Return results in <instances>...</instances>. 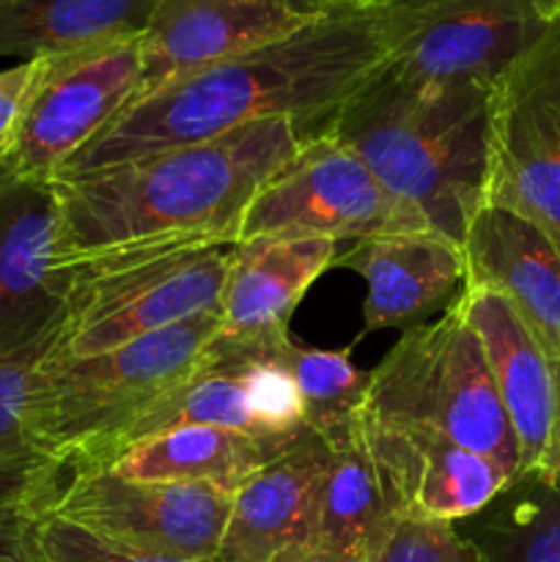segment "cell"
Returning a JSON list of instances; mask_svg holds the SVG:
<instances>
[{
	"mask_svg": "<svg viewBox=\"0 0 560 562\" xmlns=\"http://www.w3.org/2000/svg\"><path fill=\"white\" fill-rule=\"evenodd\" d=\"M291 119L53 179L71 267L170 245H239L256 192L300 151Z\"/></svg>",
	"mask_w": 560,
	"mask_h": 562,
	"instance_id": "2",
	"label": "cell"
},
{
	"mask_svg": "<svg viewBox=\"0 0 560 562\" xmlns=\"http://www.w3.org/2000/svg\"><path fill=\"white\" fill-rule=\"evenodd\" d=\"M338 3H349V5H366V3H373V0H335V5Z\"/></svg>",
	"mask_w": 560,
	"mask_h": 562,
	"instance_id": "34",
	"label": "cell"
},
{
	"mask_svg": "<svg viewBox=\"0 0 560 562\" xmlns=\"http://www.w3.org/2000/svg\"><path fill=\"white\" fill-rule=\"evenodd\" d=\"M384 69L415 82L492 86L560 0H373Z\"/></svg>",
	"mask_w": 560,
	"mask_h": 562,
	"instance_id": "8",
	"label": "cell"
},
{
	"mask_svg": "<svg viewBox=\"0 0 560 562\" xmlns=\"http://www.w3.org/2000/svg\"><path fill=\"white\" fill-rule=\"evenodd\" d=\"M36 71L38 60H20L9 69H0V159L14 140Z\"/></svg>",
	"mask_w": 560,
	"mask_h": 562,
	"instance_id": "30",
	"label": "cell"
},
{
	"mask_svg": "<svg viewBox=\"0 0 560 562\" xmlns=\"http://www.w3.org/2000/svg\"><path fill=\"white\" fill-rule=\"evenodd\" d=\"M552 483H555V486H560V472H558V475H555Z\"/></svg>",
	"mask_w": 560,
	"mask_h": 562,
	"instance_id": "35",
	"label": "cell"
},
{
	"mask_svg": "<svg viewBox=\"0 0 560 562\" xmlns=\"http://www.w3.org/2000/svg\"><path fill=\"white\" fill-rule=\"evenodd\" d=\"M406 231L434 228L349 146L322 132L302 140L300 151L256 192L242 220L239 241L261 236L360 241Z\"/></svg>",
	"mask_w": 560,
	"mask_h": 562,
	"instance_id": "9",
	"label": "cell"
},
{
	"mask_svg": "<svg viewBox=\"0 0 560 562\" xmlns=\"http://www.w3.org/2000/svg\"><path fill=\"white\" fill-rule=\"evenodd\" d=\"M291 0H154L141 33L137 99L214 64L267 47L305 25Z\"/></svg>",
	"mask_w": 560,
	"mask_h": 562,
	"instance_id": "16",
	"label": "cell"
},
{
	"mask_svg": "<svg viewBox=\"0 0 560 562\" xmlns=\"http://www.w3.org/2000/svg\"><path fill=\"white\" fill-rule=\"evenodd\" d=\"M223 366H234L239 371L256 437L291 439L305 431V401L283 362L264 355Z\"/></svg>",
	"mask_w": 560,
	"mask_h": 562,
	"instance_id": "27",
	"label": "cell"
},
{
	"mask_svg": "<svg viewBox=\"0 0 560 562\" xmlns=\"http://www.w3.org/2000/svg\"><path fill=\"white\" fill-rule=\"evenodd\" d=\"M459 305L481 340L514 428L522 475L555 481L560 472V360L538 344L500 291L464 285Z\"/></svg>",
	"mask_w": 560,
	"mask_h": 562,
	"instance_id": "13",
	"label": "cell"
},
{
	"mask_svg": "<svg viewBox=\"0 0 560 562\" xmlns=\"http://www.w3.org/2000/svg\"><path fill=\"white\" fill-rule=\"evenodd\" d=\"M220 313L209 311L132 344L33 371L31 428L64 470H110L132 431L165 398L214 362ZM47 351V349H44Z\"/></svg>",
	"mask_w": 560,
	"mask_h": 562,
	"instance_id": "4",
	"label": "cell"
},
{
	"mask_svg": "<svg viewBox=\"0 0 560 562\" xmlns=\"http://www.w3.org/2000/svg\"><path fill=\"white\" fill-rule=\"evenodd\" d=\"M362 434L388 470L404 516L464 521L481 514L514 477L492 459L445 437L373 423L362 412Z\"/></svg>",
	"mask_w": 560,
	"mask_h": 562,
	"instance_id": "18",
	"label": "cell"
},
{
	"mask_svg": "<svg viewBox=\"0 0 560 562\" xmlns=\"http://www.w3.org/2000/svg\"><path fill=\"white\" fill-rule=\"evenodd\" d=\"M382 66L384 49L368 9L329 5L267 47L135 99L58 176L91 173L212 140L264 119H291L307 140L327 132L335 113Z\"/></svg>",
	"mask_w": 560,
	"mask_h": 562,
	"instance_id": "1",
	"label": "cell"
},
{
	"mask_svg": "<svg viewBox=\"0 0 560 562\" xmlns=\"http://www.w3.org/2000/svg\"><path fill=\"white\" fill-rule=\"evenodd\" d=\"M467 283L500 291L560 360V252L530 220L483 203L467 228Z\"/></svg>",
	"mask_w": 560,
	"mask_h": 562,
	"instance_id": "19",
	"label": "cell"
},
{
	"mask_svg": "<svg viewBox=\"0 0 560 562\" xmlns=\"http://www.w3.org/2000/svg\"><path fill=\"white\" fill-rule=\"evenodd\" d=\"M366 417L445 437L492 459L514 481L522 477L514 428L459 300L434 322L404 329L399 344L368 373Z\"/></svg>",
	"mask_w": 560,
	"mask_h": 562,
	"instance_id": "5",
	"label": "cell"
},
{
	"mask_svg": "<svg viewBox=\"0 0 560 562\" xmlns=\"http://www.w3.org/2000/svg\"><path fill=\"white\" fill-rule=\"evenodd\" d=\"M362 562H483V558L456 525L401 516Z\"/></svg>",
	"mask_w": 560,
	"mask_h": 562,
	"instance_id": "29",
	"label": "cell"
},
{
	"mask_svg": "<svg viewBox=\"0 0 560 562\" xmlns=\"http://www.w3.org/2000/svg\"><path fill=\"white\" fill-rule=\"evenodd\" d=\"M64 239L53 181L0 165V357L58 333L77 274Z\"/></svg>",
	"mask_w": 560,
	"mask_h": 562,
	"instance_id": "12",
	"label": "cell"
},
{
	"mask_svg": "<svg viewBox=\"0 0 560 562\" xmlns=\"http://www.w3.org/2000/svg\"><path fill=\"white\" fill-rule=\"evenodd\" d=\"M264 355L283 362L294 376L305 401V426L329 448L346 442L366 412V373L344 351L311 349L291 340V335Z\"/></svg>",
	"mask_w": 560,
	"mask_h": 562,
	"instance_id": "25",
	"label": "cell"
},
{
	"mask_svg": "<svg viewBox=\"0 0 560 562\" xmlns=\"http://www.w3.org/2000/svg\"><path fill=\"white\" fill-rule=\"evenodd\" d=\"M300 562H344V560H329V558H324V554H311V558H305Z\"/></svg>",
	"mask_w": 560,
	"mask_h": 562,
	"instance_id": "33",
	"label": "cell"
},
{
	"mask_svg": "<svg viewBox=\"0 0 560 562\" xmlns=\"http://www.w3.org/2000/svg\"><path fill=\"white\" fill-rule=\"evenodd\" d=\"M36 60L31 97L0 165L53 181L141 93V33Z\"/></svg>",
	"mask_w": 560,
	"mask_h": 562,
	"instance_id": "10",
	"label": "cell"
},
{
	"mask_svg": "<svg viewBox=\"0 0 560 562\" xmlns=\"http://www.w3.org/2000/svg\"><path fill=\"white\" fill-rule=\"evenodd\" d=\"M338 258V241L261 236L239 241L220 296L214 362L258 357L289 338V322L318 274Z\"/></svg>",
	"mask_w": 560,
	"mask_h": 562,
	"instance_id": "14",
	"label": "cell"
},
{
	"mask_svg": "<svg viewBox=\"0 0 560 562\" xmlns=\"http://www.w3.org/2000/svg\"><path fill=\"white\" fill-rule=\"evenodd\" d=\"M27 541L38 562H198L141 552L82 530L53 514H27ZM214 562V560H209Z\"/></svg>",
	"mask_w": 560,
	"mask_h": 562,
	"instance_id": "28",
	"label": "cell"
},
{
	"mask_svg": "<svg viewBox=\"0 0 560 562\" xmlns=\"http://www.w3.org/2000/svg\"><path fill=\"white\" fill-rule=\"evenodd\" d=\"M338 267L366 280V329H410L459 300L467 258L459 241L439 231H406L360 239Z\"/></svg>",
	"mask_w": 560,
	"mask_h": 562,
	"instance_id": "17",
	"label": "cell"
},
{
	"mask_svg": "<svg viewBox=\"0 0 560 562\" xmlns=\"http://www.w3.org/2000/svg\"><path fill=\"white\" fill-rule=\"evenodd\" d=\"M231 505L234 494L201 483L135 481L113 470H86L64 477L44 514L141 552L209 562L220 552Z\"/></svg>",
	"mask_w": 560,
	"mask_h": 562,
	"instance_id": "11",
	"label": "cell"
},
{
	"mask_svg": "<svg viewBox=\"0 0 560 562\" xmlns=\"http://www.w3.org/2000/svg\"><path fill=\"white\" fill-rule=\"evenodd\" d=\"M0 562H38L27 541V514H0Z\"/></svg>",
	"mask_w": 560,
	"mask_h": 562,
	"instance_id": "31",
	"label": "cell"
},
{
	"mask_svg": "<svg viewBox=\"0 0 560 562\" xmlns=\"http://www.w3.org/2000/svg\"><path fill=\"white\" fill-rule=\"evenodd\" d=\"M486 203L530 220L560 252V9L489 86Z\"/></svg>",
	"mask_w": 560,
	"mask_h": 562,
	"instance_id": "7",
	"label": "cell"
},
{
	"mask_svg": "<svg viewBox=\"0 0 560 562\" xmlns=\"http://www.w3.org/2000/svg\"><path fill=\"white\" fill-rule=\"evenodd\" d=\"M373 176L428 220L464 241L486 203L489 88L415 82L382 66L329 121Z\"/></svg>",
	"mask_w": 560,
	"mask_h": 562,
	"instance_id": "3",
	"label": "cell"
},
{
	"mask_svg": "<svg viewBox=\"0 0 560 562\" xmlns=\"http://www.w3.org/2000/svg\"><path fill=\"white\" fill-rule=\"evenodd\" d=\"M44 344L0 357V514H38L64 483L58 461L31 428V384Z\"/></svg>",
	"mask_w": 560,
	"mask_h": 562,
	"instance_id": "23",
	"label": "cell"
},
{
	"mask_svg": "<svg viewBox=\"0 0 560 562\" xmlns=\"http://www.w3.org/2000/svg\"><path fill=\"white\" fill-rule=\"evenodd\" d=\"M154 0H0V58L36 60L146 27Z\"/></svg>",
	"mask_w": 560,
	"mask_h": 562,
	"instance_id": "22",
	"label": "cell"
},
{
	"mask_svg": "<svg viewBox=\"0 0 560 562\" xmlns=\"http://www.w3.org/2000/svg\"><path fill=\"white\" fill-rule=\"evenodd\" d=\"M291 439H264L214 426L176 428L126 448L110 470L135 481L201 483L236 494L256 472L278 459Z\"/></svg>",
	"mask_w": 560,
	"mask_h": 562,
	"instance_id": "20",
	"label": "cell"
},
{
	"mask_svg": "<svg viewBox=\"0 0 560 562\" xmlns=\"http://www.w3.org/2000/svg\"><path fill=\"white\" fill-rule=\"evenodd\" d=\"M190 426L234 428V431L256 434L253 431L250 409H247L245 384H242L239 371L234 366L212 362L198 376H192L190 382H184L173 393L165 395L143 417L141 426L132 431L126 448L148 437H157V434Z\"/></svg>",
	"mask_w": 560,
	"mask_h": 562,
	"instance_id": "26",
	"label": "cell"
},
{
	"mask_svg": "<svg viewBox=\"0 0 560 562\" xmlns=\"http://www.w3.org/2000/svg\"><path fill=\"white\" fill-rule=\"evenodd\" d=\"M399 494L388 470L362 434V420L346 442L335 445L322 488L316 554L362 562L373 543L401 519Z\"/></svg>",
	"mask_w": 560,
	"mask_h": 562,
	"instance_id": "21",
	"label": "cell"
},
{
	"mask_svg": "<svg viewBox=\"0 0 560 562\" xmlns=\"http://www.w3.org/2000/svg\"><path fill=\"white\" fill-rule=\"evenodd\" d=\"M236 245H170L80 263L44 357L99 355L217 311Z\"/></svg>",
	"mask_w": 560,
	"mask_h": 562,
	"instance_id": "6",
	"label": "cell"
},
{
	"mask_svg": "<svg viewBox=\"0 0 560 562\" xmlns=\"http://www.w3.org/2000/svg\"><path fill=\"white\" fill-rule=\"evenodd\" d=\"M302 14H318V11H327L329 5H335V0H291Z\"/></svg>",
	"mask_w": 560,
	"mask_h": 562,
	"instance_id": "32",
	"label": "cell"
},
{
	"mask_svg": "<svg viewBox=\"0 0 560 562\" xmlns=\"http://www.w3.org/2000/svg\"><path fill=\"white\" fill-rule=\"evenodd\" d=\"M456 530L483 562H560V486L522 475Z\"/></svg>",
	"mask_w": 560,
	"mask_h": 562,
	"instance_id": "24",
	"label": "cell"
},
{
	"mask_svg": "<svg viewBox=\"0 0 560 562\" xmlns=\"http://www.w3.org/2000/svg\"><path fill=\"white\" fill-rule=\"evenodd\" d=\"M333 448L311 428L234 494L214 562H300L316 554Z\"/></svg>",
	"mask_w": 560,
	"mask_h": 562,
	"instance_id": "15",
	"label": "cell"
}]
</instances>
